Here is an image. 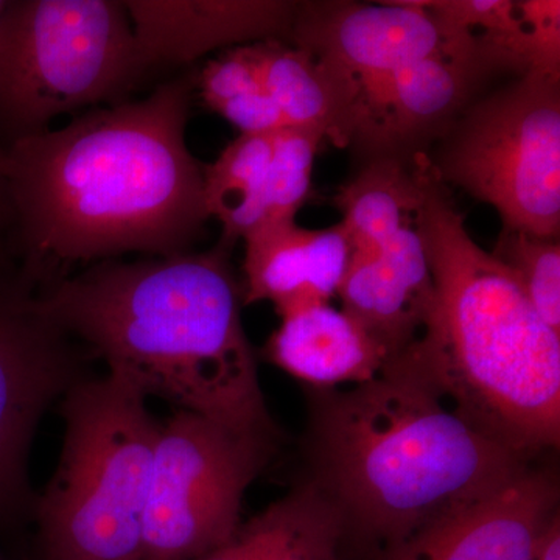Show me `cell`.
Instances as JSON below:
<instances>
[{"label": "cell", "mask_w": 560, "mask_h": 560, "mask_svg": "<svg viewBox=\"0 0 560 560\" xmlns=\"http://www.w3.org/2000/svg\"><path fill=\"white\" fill-rule=\"evenodd\" d=\"M195 73L5 151V250L39 285L127 253H189L209 215L186 143Z\"/></svg>", "instance_id": "6da1fadb"}, {"label": "cell", "mask_w": 560, "mask_h": 560, "mask_svg": "<svg viewBox=\"0 0 560 560\" xmlns=\"http://www.w3.org/2000/svg\"><path fill=\"white\" fill-rule=\"evenodd\" d=\"M230 256L219 243L206 253L98 261L39 285L40 304L147 399L278 444Z\"/></svg>", "instance_id": "7a4b0ae2"}, {"label": "cell", "mask_w": 560, "mask_h": 560, "mask_svg": "<svg viewBox=\"0 0 560 560\" xmlns=\"http://www.w3.org/2000/svg\"><path fill=\"white\" fill-rule=\"evenodd\" d=\"M305 459L346 540L372 551L506 485L533 460L460 418L410 350L370 382L307 388Z\"/></svg>", "instance_id": "3957f363"}, {"label": "cell", "mask_w": 560, "mask_h": 560, "mask_svg": "<svg viewBox=\"0 0 560 560\" xmlns=\"http://www.w3.org/2000/svg\"><path fill=\"white\" fill-rule=\"evenodd\" d=\"M418 226L434 304L412 355L460 418L533 460L560 442V335L521 283L466 230L451 191L422 161Z\"/></svg>", "instance_id": "277c9868"}, {"label": "cell", "mask_w": 560, "mask_h": 560, "mask_svg": "<svg viewBox=\"0 0 560 560\" xmlns=\"http://www.w3.org/2000/svg\"><path fill=\"white\" fill-rule=\"evenodd\" d=\"M147 400L109 372L62 397L60 463L33 517L43 560H145L143 512L161 429Z\"/></svg>", "instance_id": "5b68a950"}, {"label": "cell", "mask_w": 560, "mask_h": 560, "mask_svg": "<svg viewBox=\"0 0 560 560\" xmlns=\"http://www.w3.org/2000/svg\"><path fill=\"white\" fill-rule=\"evenodd\" d=\"M114 0H11L0 40V149L61 114L119 101L147 72Z\"/></svg>", "instance_id": "8992f818"}, {"label": "cell", "mask_w": 560, "mask_h": 560, "mask_svg": "<svg viewBox=\"0 0 560 560\" xmlns=\"http://www.w3.org/2000/svg\"><path fill=\"white\" fill-rule=\"evenodd\" d=\"M560 77L529 72L470 103L429 156L438 178L500 213L504 228L558 241Z\"/></svg>", "instance_id": "52a82bcc"}, {"label": "cell", "mask_w": 560, "mask_h": 560, "mask_svg": "<svg viewBox=\"0 0 560 560\" xmlns=\"http://www.w3.org/2000/svg\"><path fill=\"white\" fill-rule=\"evenodd\" d=\"M276 444L176 411L161 422L143 512V559L197 560L242 523L246 490Z\"/></svg>", "instance_id": "ba28073f"}, {"label": "cell", "mask_w": 560, "mask_h": 560, "mask_svg": "<svg viewBox=\"0 0 560 560\" xmlns=\"http://www.w3.org/2000/svg\"><path fill=\"white\" fill-rule=\"evenodd\" d=\"M90 357L44 311L36 279L0 253V529L35 517L33 436L54 401L88 377Z\"/></svg>", "instance_id": "9c48e42d"}, {"label": "cell", "mask_w": 560, "mask_h": 560, "mask_svg": "<svg viewBox=\"0 0 560 560\" xmlns=\"http://www.w3.org/2000/svg\"><path fill=\"white\" fill-rule=\"evenodd\" d=\"M289 43L334 70L355 97L370 81L434 55L477 46V35L427 9L422 0L300 2Z\"/></svg>", "instance_id": "30bf717a"}, {"label": "cell", "mask_w": 560, "mask_h": 560, "mask_svg": "<svg viewBox=\"0 0 560 560\" xmlns=\"http://www.w3.org/2000/svg\"><path fill=\"white\" fill-rule=\"evenodd\" d=\"M497 72L480 44L434 55L370 81L355 91L348 147L375 158H412L440 139L470 105L482 81Z\"/></svg>", "instance_id": "8fae6325"}, {"label": "cell", "mask_w": 560, "mask_h": 560, "mask_svg": "<svg viewBox=\"0 0 560 560\" xmlns=\"http://www.w3.org/2000/svg\"><path fill=\"white\" fill-rule=\"evenodd\" d=\"M558 504L555 474L530 466L482 499L375 551L374 560H534Z\"/></svg>", "instance_id": "7c38bea8"}, {"label": "cell", "mask_w": 560, "mask_h": 560, "mask_svg": "<svg viewBox=\"0 0 560 560\" xmlns=\"http://www.w3.org/2000/svg\"><path fill=\"white\" fill-rule=\"evenodd\" d=\"M342 312L393 360L415 345L434 304L418 221L366 253H352L338 289Z\"/></svg>", "instance_id": "4fadbf2b"}, {"label": "cell", "mask_w": 560, "mask_h": 560, "mask_svg": "<svg viewBox=\"0 0 560 560\" xmlns=\"http://www.w3.org/2000/svg\"><path fill=\"white\" fill-rule=\"evenodd\" d=\"M147 69L180 66L219 47L289 40L300 2L215 0L125 2Z\"/></svg>", "instance_id": "5bb4252c"}, {"label": "cell", "mask_w": 560, "mask_h": 560, "mask_svg": "<svg viewBox=\"0 0 560 560\" xmlns=\"http://www.w3.org/2000/svg\"><path fill=\"white\" fill-rule=\"evenodd\" d=\"M245 241L243 305L270 301L278 315L337 296L350 243L341 223L305 230L287 220L254 231Z\"/></svg>", "instance_id": "9a60e30c"}, {"label": "cell", "mask_w": 560, "mask_h": 560, "mask_svg": "<svg viewBox=\"0 0 560 560\" xmlns=\"http://www.w3.org/2000/svg\"><path fill=\"white\" fill-rule=\"evenodd\" d=\"M280 316L264 359L313 389L370 382L388 363L377 342L330 302H308Z\"/></svg>", "instance_id": "2e32d148"}, {"label": "cell", "mask_w": 560, "mask_h": 560, "mask_svg": "<svg viewBox=\"0 0 560 560\" xmlns=\"http://www.w3.org/2000/svg\"><path fill=\"white\" fill-rule=\"evenodd\" d=\"M345 541L340 514L305 480L197 560H342Z\"/></svg>", "instance_id": "e0dca14e"}, {"label": "cell", "mask_w": 560, "mask_h": 560, "mask_svg": "<svg viewBox=\"0 0 560 560\" xmlns=\"http://www.w3.org/2000/svg\"><path fill=\"white\" fill-rule=\"evenodd\" d=\"M250 46L265 91L287 127L319 128L335 145L348 147L349 84L289 40H257Z\"/></svg>", "instance_id": "ac0fdd59"}, {"label": "cell", "mask_w": 560, "mask_h": 560, "mask_svg": "<svg viewBox=\"0 0 560 560\" xmlns=\"http://www.w3.org/2000/svg\"><path fill=\"white\" fill-rule=\"evenodd\" d=\"M423 154L368 161L366 167L335 195L350 254L375 249L418 221L423 200Z\"/></svg>", "instance_id": "d6986e66"}, {"label": "cell", "mask_w": 560, "mask_h": 560, "mask_svg": "<svg viewBox=\"0 0 560 560\" xmlns=\"http://www.w3.org/2000/svg\"><path fill=\"white\" fill-rule=\"evenodd\" d=\"M271 162L272 132H264L238 136L202 167L205 208L221 223L220 245L232 249L270 223Z\"/></svg>", "instance_id": "ffe728a7"}, {"label": "cell", "mask_w": 560, "mask_h": 560, "mask_svg": "<svg viewBox=\"0 0 560 560\" xmlns=\"http://www.w3.org/2000/svg\"><path fill=\"white\" fill-rule=\"evenodd\" d=\"M250 44L231 47L206 62L197 73L195 88L205 105L234 125L241 135H264L285 128L287 124L265 91Z\"/></svg>", "instance_id": "44dd1931"}, {"label": "cell", "mask_w": 560, "mask_h": 560, "mask_svg": "<svg viewBox=\"0 0 560 560\" xmlns=\"http://www.w3.org/2000/svg\"><path fill=\"white\" fill-rule=\"evenodd\" d=\"M521 283L544 323L560 335V245L504 228L492 253Z\"/></svg>", "instance_id": "7402d4cb"}, {"label": "cell", "mask_w": 560, "mask_h": 560, "mask_svg": "<svg viewBox=\"0 0 560 560\" xmlns=\"http://www.w3.org/2000/svg\"><path fill=\"white\" fill-rule=\"evenodd\" d=\"M323 130L285 127L272 131L270 223L294 220L312 197V172ZM267 224V226H268Z\"/></svg>", "instance_id": "603a6c76"}, {"label": "cell", "mask_w": 560, "mask_h": 560, "mask_svg": "<svg viewBox=\"0 0 560 560\" xmlns=\"http://www.w3.org/2000/svg\"><path fill=\"white\" fill-rule=\"evenodd\" d=\"M534 560H560V515H555L541 536Z\"/></svg>", "instance_id": "cb8c5ba5"}, {"label": "cell", "mask_w": 560, "mask_h": 560, "mask_svg": "<svg viewBox=\"0 0 560 560\" xmlns=\"http://www.w3.org/2000/svg\"><path fill=\"white\" fill-rule=\"evenodd\" d=\"M3 165H5V151L0 149V253H5L7 234L10 228L9 191H7Z\"/></svg>", "instance_id": "d4e9b609"}, {"label": "cell", "mask_w": 560, "mask_h": 560, "mask_svg": "<svg viewBox=\"0 0 560 560\" xmlns=\"http://www.w3.org/2000/svg\"><path fill=\"white\" fill-rule=\"evenodd\" d=\"M11 0H0V40H2L3 28H5L7 13H9Z\"/></svg>", "instance_id": "484cf974"}]
</instances>
